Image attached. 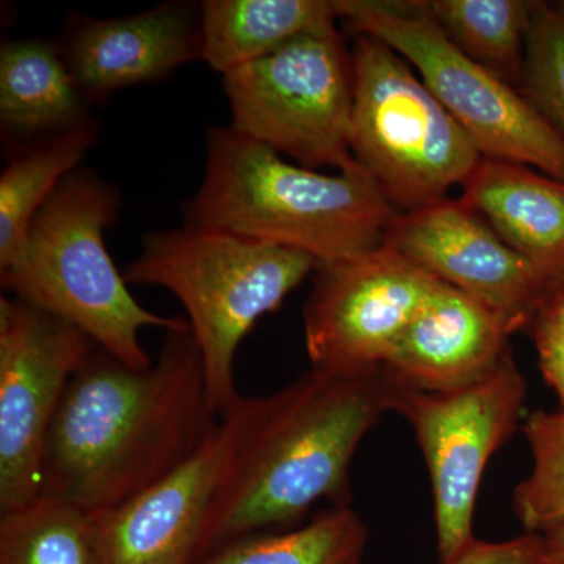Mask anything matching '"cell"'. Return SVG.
<instances>
[{
  "mask_svg": "<svg viewBox=\"0 0 564 564\" xmlns=\"http://www.w3.org/2000/svg\"><path fill=\"white\" fill-rule=\"evenodd\" d=\"M477 212L547 282L564 289V181L522 163L481 159L462 185Z\"/></svg>",
  "mask_w": 564,
  "mask_h": 564,
  "instance_id": "obj_16",
  "label": "cell"
},
{
  "mask_svg": "<svg viewBox=\"0 0 564 564\" xmlns=\"http://www.w3.org/2000/svg\"><path fill=\"white\" fill-rule=\"evenodd\" d=\"M221 77L237 132L304 169L356 165L355 65L339 29L300 36Z\"/></svg>",
  "mask_w": 564,
  "mask_h": 564,
  "instance_id": "obj_8",
  "label": "cell"
},
{
  "mask_svg": "<svg viewBox=\"0 0 564 564\" xmlns=\"http://www.w3.org/2000/svg\"><path fill=\"white\" fill-rule=\"evenodd\" d=\"M533 466L516 486L513 511L527 533L564 524V410H538L525 419Z\"/></svg>",
  "mask_w": 564,
  "mask_h": 564,
  "instance_id": "obj_23",
  "label": "cell"
},
{
  "mask_svg": "<svg viewBox=\"0 0 564 564\" xmlns=\"http://www.w3.org/2000/svg\"><path fill=\"white\" fill-rule=\"evenodd\" d=\"M95 348L70 323L14 296L0 299V513L39 499L52 421Z\"/></svg>",
  "mask_w": 564,
  "mask_h": 564,
  "instance_id": "obj_10",
  "label": "cell"
},
{
  "mask_svg": "<svg viewBox=\"0 0 564 564\" xmlns=\"http://www.w3.org/2000/svg\"><path fill=\"white\" fill-rule=\"evenodd\" d=\"M536 352L564 350V289L552 293L530 325Z\"/></svg>",
  "mask_w": 564,
  "mask_h": 564,
  "instance_id": "obj_26",
  "label": "cell"
},
{
  "mask_svg": "<svg viewBox=\"0 0 564 564\" xmlns=\"http://www.w3.org/2000/svg\"><path fill=\"white\" fill-rule=\"evenodd\" d=\"M383 367H313L278 392L243 397V417L215 497L203 556L302 521L322 500L350 507V467L366 434L392 411Z\"/></svg>",
  "mask_w": 564,
  "mask_h": 564,
  "instance_id": "obj_2",
  "label": "cell"
},
{
  "mask_svg": "<svg viewBox=\"0 0 564 564\" xmlns=\"http://www.w3.org/2000/svg\"><path fill=\"white\" fill-rule=\"evenodd\" d=\"M383 245L529 332L552 295L536 269L459 198L397 214Z\"/></svg>",
  "mask_w": 564,
  "mask_h": 564,
  "instance_id": "obj_12",
  "label": "cell"
},
{
  "mask_svg": "<svg viewBox=\"0 0 564 564\" xmlns=\"http://www.w3.org/2000/svg\"><path fill=\"white\" fill-rule=\"evenodd\" d=\"M540 564H564V524L541 534Z\"/></svg>",
  "mask_w": 564,
  "mask_h": 564,
  "instance_id": "obj_28",
  "label": "cell"
},
{
  "mask_svg": "<svg viewBox=\"0 0 564 564\" xmlns=\"http://www.w3.org/2000/svg\"><path fill=\"white\" fill-rule=\"evenodd\" d=\"M243 395L196 454L151 488L91 514L99 564H198L212 505L239 437Z\"/></svg>",
  "mask_w": 564,
  "mask_h": 564,
  "instance_id": "obj_13",
  "label": "cell"
},
{
  "mask_svg": "<svg viewBox=\"0 0 564 564\" xmlns=\"http://www.w3.org/2000/svg\"><path fill=\"white\" fill-rule=\"evenodd\" d=\"M348 31L375 36L419 73L481 158L522 163L564 181V137L519 88L467 57L423 0H334Z\"/></svg>",
  "mask_w": 564,
  "mask_h": 564,
  "instance_id": "obj_7",
  "label": "cell"
},
{
  "mask_svg": "<svg viewBox=\"0 0 564 564\" xmlns=\"http://www.w3.org/2000/svg\"><path fill=\"white\" fill-rule=\"evenodd\" d=\"M121 195L95 170L77 169L33 220L24 250L0 280L11 296L70 323L113 358L144 369L147 328H191L141 306L115 267L104 231L120 218Z\"/></svg>",
  "mask_w": 564,
  "mask_h": 564,
  "instance_id": "obj_5",
  "label": "cell"
},
{
  "mask_svg": "<svg viewBox=\"0 0 564 564\" xmlns=\"http://www.w3.org/2000/svg\"><path fill=\"white\" fill-rule=\"evenodd\" d=\"M525 395V378L513 355L458 391L423 392L397 384L392 411L413 426L429 467L441 560L474 540L481 478L491 456L518 429Z\"/></svg>",
  "mask_w": 564,
  "mask_h": 564,
  "instance_id": "obj_9",
  "label": "cell"
},
{
  "mask_svg": "<svg viewBox=\"0 0 564 564\" xmlns=\"http://www.w3.org/2000/svg\"><path fill=\"white\" fill-rule=\"evenodd\" d=\"M397 214L358 162L337 174L304 169L231 126L207 129L202 184L182 206L187 225L293 248L318 267L383 245Z\"/></svg>",
  "mask_w": 564,
  "mask_h": 564,
  "instance_id": "obj_3",
  "label": "cell"
},
{
  "mask_svg": "<svg viewBox=\"0 0 564 564\" xmlns=\"http://www.w3.org/2000/svg\"><path fill=\"white\" fill-rule=\"evenodd\" d=\"M0 122L9 135L32 140L95 122L55 44L40 40L2 44Z\"/></svg>",
  "mask_w": 564,
  "mask_h": 564,
  "instance_id": "obj_18",
  "label": "cell"
},
{
  "mask_svg": "<svg viewBox=\"0 0 564 564\" xmlns=\"http://www.w3.org/2000/svg\"><path fill=\"white\" fill-rule=\"evenodd\" d=\"M218 422L191 328L165 333L144 369L96 347L52 421L40 496L85 513L110 510L187 462Z\"/></svg>",
  "mask_w": 564,
  "mask_h": 564,
  "instance_id": "obj_1",
  "label": "cell"
},
{
  "mask_svg": "<svg viewBox=\"0 0 564 564\" xmlns=\"http://www.w3.org/2000/svg\"><path fill=\"white\" fill-rule=\"evenodd\" d=\"M334 0H206L202 61L221 76L291 41L337 29Z\"/></svg>",
  "mask_w": 564,
  "mask_h": 564,
  "instance_id": "obj_17",
  "label": "cell"
},
{
  "mask_svg": "<svg viewBox=\"0 0 564 564\" xmlns=\"http://www.w3.org/2000/svg\"><path fill=\"white\" fill-rule=\"evenodd\" d=\"M62 54L82 96L101 98L202 61V22L174 3L110 20L80 17Z\"/></svg>",
  "mask_w": 564,
  "mask_h": 564,
  "instance_id": "obj_15",
  "label": "cell"
},
{
  "mask_svg": "<svg viewBox=\"0 0 564 564\" xmlns=\"http://www.w3.org/2000/svg\"><path fill=\"white\" fill-rule=\"evenodd\" d=\"M513 334L491 307L441 282L381 367L403 388L458 391L484 380L511 355Z\"/></svg>",
  "mask_w": 564,
  "mask_h": 564,
  "instance_id": "obj_14",
  "label": "cell"
},
{
  "mask_svg": "<svg viewBox=\"0 0 564 564\" xmlns=\"http://www.w3.org/2000/svg\"><path fill=\"white\" fill-rule=\"evenodd\" d=\"M541 534L524 533L513 540L489 543L474 538L441 564H540Z\"/></svg>",
  "mask_w": 564,
  "mask_h": 564,
  "instance_id": "obj_25",
  "label": "cell"
},
{
  "mask_svg": "<svg viewBox=\"0 0 564 564\" xmlns=\"http://www.w3.org/2000/svg\"><path fill=\"white\" fill-rule=\"evenodd\" d=\"M367 543L361 516L351 507H333L295 529L221 545L198 564H362Z\"/></svg>",
  "mask_w": 564,
  "mask_h": 564,
  "instance_id": "obj_21",
  "label": "cell"
},
{
  "mask_svg": "<svg viewBox=\"0 0 564 564\" xmlns=\"http://www.w3.org/2000/svg\"><path fill=\"white\" fill-rule=\"evenodd\" d=\"M95 122L32 141L0 174V270L20 258L33 220L95 147Z\"/></svg>",
  "mask_w": 564,
  "mask_h": 564,
  "instance_id": "obj_19",
  "label": "cell"
},
{
  "mask_svg": "<svg viewBox=\"0 0 564 564\" xmlns=\"http://www.w3.org/2000/svg\"><path fill=\"white\" fill-rule=\"evenodd\" d=\"M538 364L545 383L558 397L560 410H564V350L538 352Z\"/></svg>",
  "mask_w": 564,
  "mask_h": 564,
  "instance_id": "obj_27",
  "label": "cell"
},
{
  "mask_svg": "<svg viewBox=\"0 0 564 564\" xmlns=\"http://www.w3.org/2000/svg\"><path fill=\"white\" fill-rule=\"evenodd\" d=\"M430 17L467 57L521 88L536 0H423Z\"/></svg>",
  "mask_w": 564,
  "mask_h": 564,
  "instance_id": "obj_20",
  "label": "cell"
},
{
  "mask_svg": "<svg viewBox=\"0 0 564 564\" xmlns=\"http://www.w3.org/2000/svg\"><path fill=\"white\" fill-rule=\"evenodd\" d=\"M441 282L386 245L317 267L303 307L311 364L322 369L383 366Z\"/></svg>",
  "mask_w": 564,
  "mask_h": 564,
  "instance_id": "obj_11",
  "label": "cell"
},
{
  "mask_svg": "<svg viewBox=\"0 0 564 564\" xmlns=\"http://www.w3.org/2000/svg\"><path fill=\"white\" fill-rule=\"evenodd\" d=\"M317 267L293 248L184 223L148 232L122 274L128 284L165 289L180 300L202 355L212 413L221 419L242 397L236 386L240 344Z\"/></svg>",
  "mask_w": 564,
  "mask_h": 564,
  "instance_id": "obj_4",
  "label": "cell"
},
{
  "mask_svg": "<svg viewBox=\"0 0 564 564\" xmlns=\"http://www.w3.org/2000/svg\"><path fill=\"white\" fill-rule=\"evenodd\" d=\"M519 90L564 137V0H536Z\"/></svg>",
  "mask_w": 564,
  "mask_h": 564,
  "instance_id": "obj_24",
  "label": "cell"
},
{
  "mask_svg": "<svg viewBox=\"0 0 564 564\" xmlns=\"http://www.w3.org/2000/svg\"><path fill=\"white\" fill-rule=\"evenodd\" d=\"M0 564H99L91 514L41 496L0 513Z\"/></svg>",
  "mask_w": 564,
  "mask_h": 564,
  "instance_id": "obj_22",
  "label": "cell"
},
{
  "mask_svg": "<svg viewBox=\"0 0 564 564\" xmlns=\"http://www.w3.org/2000/svg\"><path fill=\"white\" fill-rule=\"evenodd\" d=\"M351 154L399 214L447 198L480 151L402 55L355 33Z\"/></svg>",
  "mask_w": 564,
  "mask_h": 564,
  "instance_id": "obj_6",
  "label": "cell"
}]
</instances>
